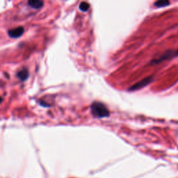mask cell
Instances as JSON below:
<instances>
[{"label":"cell","instance_id":"obj_1","mask_svg":"<svg viewBox=\"0 0 178 178\" xmlns=\"http://www.w3.org/2000/svg\"><path fill=\"white\" fill-rule=\"evenodd\" d=\"M91 113L95 118H105L109 116L110 113L107 107L100 102H95L91 105Z\"/></svg>","mask_w":178,"mask_h":178},{"label":"cell","instance_id":"obj_2","mask_svg":"<svg viewBox=\"0 0 178 178\" xmlns=\"http://www.w3.org/2000/svg\"><path fill=\"white\" fill-rule=\"evenodd\" d=\"M152 80H153V77H152V76H149V77H145L141 81H139L138 82H136V84L131 86L128 89V91H138V90L141 89H143V88L148 86L150 83L152 82Z\"/></svg>","mask_w":178,"mask_h":178},{"label":"cell","instance_id":"obj_3","mask_svg":"<svg viewBox=\"0 0 178 178\" xmlns=\"http://www.w3.org/2000/svg\"><path fill=\"white\" fill-rule=\"evenodd\" d=\"M24 29L22 27H19L15 29L9 30L8 34V36H10L11 38H19L20 36H21L22 34H24Z\"/></svg>","mask_w":178,"mask_h":178},{"label":"cell","instance_id":"obj_7","mask_svg":"<svg viewBox=\"0 0 178 178\" xmlns=\"http://www.w3.org/2000/svg\"><path fill=\"white\" fill-rule=\"evenodd\" d=\"M90 8V5L89 3H87V2H82L79 4V8L80 10H82V11H84V12H86V11H87L89 10Z\"/></svg>","mask_w":178,"mask_h":178},{"label":"cell","instance_id":"obj_8","mask_svg":"<svg viewBox=\"0 0 178 178\" xmlns=\"http://www.w3.org/2000/svg\"><path fill=\"white\" fill-rule=\"evenodd\" d=\"M175 57H178V50L175 51Z\"/></svg>","mask_w":178,"mask_h":178},{"label":"cell","instance_id":"obj_9","mask_svg":"<svg viewBox=\"0 0 178 178\" xmlns=\"http://www.w3.org/2000/svg\"><path fill=\"white\" fill-rule=\"evenodd\" d=\"M2 101H3V100H2V98L0 97V103H2Z\"/></svg>","mask_w":178,"mask_h":178},{"label":"cell","instance_id":"obj_4","mask_svg":"<svg viewBox=\"0 0 178 178\" xmlns=\"http://www.w3.org/2000/svg\"><path fill=\"white\" fill-rule=\"evenodd\" d=\"M29 71L27 68H23L17 73V77L19 78L20 80L22 81V82L27 79V78L29 77Z\"/></svg>","mask_w":178,"mask_h":178},{"label":"cell","instance_id":"obj_5","mask_svg":"<svg viewBox=\"0 0 178 178\" xmlns=\"http://www.w3.org/2000/svg\"><path fill=\"white\" fill-rule=\"evenodd\" d=\"M28 4L31 8L38 9L42 8V6L44 4V2L42 1H40V0H30V1L28 2Z\"/></svg>","mask_w":178,"mask_h":178},{"label":"cell","instance_id":"obj_6","mask_svg":"<svg viewBox=\"0 0 178 178\" xmlns=\"http://www.w3.org/2000/svg\"><path fill=\"white\" fill-rule=\"evenodd\" d=\"M170 4L169 1H166V0H162V1H157L154 2V5L157 8H161V7H165Z\"/></svg>","mask_w":178,"mask_h":178}]
</instances>
